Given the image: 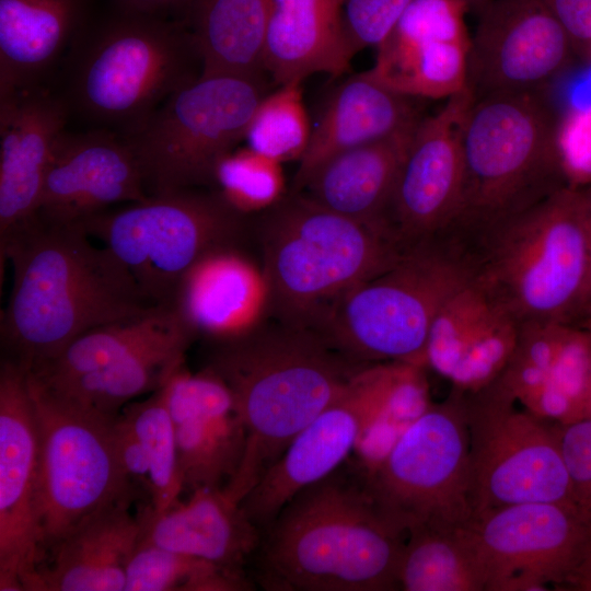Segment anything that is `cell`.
Returning a JSON list of instances; mask_svg holds the SVG:
<instances>
[{"label":"cell","mask_w":591,"mask_h":591,"mask_svg":"<svg viewBox=\"0 0 591 591\" xmlns=\"http://www.w3.org/2000/svg\"><path fill=\"white\" fill-rule=\"evenodd\" d=\"M113 431L121 467L134 488L141 490L151 505L150 466L144 449L121 413L114 419Z\"/></svg>","instance_id":"obj_43"},{"label":"cell","mask_w":591,"mask_h":591,"mask_svg":"<svg viewBox=\"0 0 591 591\" xmlns=\"http://www.w3.org/2000/svg\"><path fill=\"white\" fill-rule=\"evenodd\" d=\"M70 115L62 94L46 85L0 95V246L36 216Z\"/></svg>","instance_id":"obj_22"},{"label":"cell","mask_w":591,"mask_h":591,"mask_svg":"<svg viewBox=\"0 0 591 591\" xmlns=\"http://www.w3.org/2000/svg\"><path fill=\"white\" fill-rule=\"evenodd\" d=\"M414 100L367 71L345 80L332 91L312 126L292 190L332 157L414 129L422 119Z\"/></svg>","instance_id":"obj_25"},{"label":"cell","mask_w":591,"mask_h":591,"mask_svg":"<svg viewBox=\"0 0 591 591\" xmlns=\"http://www.w3.org/2000/svg\"><path fill=\"white\" fill-rule=\"evenodd\" d=\"M260 76L201 74L127 135L149 195L212 187L219 161L245 138L264 96Z\"/></svg>","instance_id":"obj_10"},{"label":"cell","mask_w":591,"mask_h":591,"mask_svg":"<svg viewBox=\"0 0 591 591\" xmlns=\"http://www.w3.org/2000/svg\"><path fill=\"white\" fill-rule=\"evenodd\" d=\"M466 11L456 0H414L376 48L367 72L413 99L441 100L467 86Z\"/></svg>","instance_id":"obj_19"},{"label":"cell","mask_w":591,"mask_h":591,"mask_svg":"<svg viewBox=\"0 0 591 591\" xmlns=\"http://www.w3.org/2000/svg\"><path fill=\"white\" fill-rule=\"evenodd\" d=\"M149 196L126 136L96 127L66 130L54 150L36 216L49 222L81 223Z\"/></svg>","instance_id":"obj_20"},{"label":"cell","mask_w":591,"mask_h":591,"mask_svg":"<svg viewBox=\"0 0 591 591\" xmlns=\"http://www.w3.org/2000/svg\"><path fill=\"white\" fill-rule=\"evenodd\" d=\"M478 16L467 69L475 99L543 92L576 57L547 0H493Z\"/></svg>","instance_id":"obj_17"},{"label":"cell","mask_w":591,"mask_h":591,"mask_svg":"<svg viewBox=\"0 0 591 591\" xmlns=\"http://www.w3.org/2000/svg\"><path fill=\"white\" fill-rule=\"evenodd\" d=\"M268 302L262 265L244 247H225L206 255L185 274L172 306L197 338L219 339L268 318Z\"/></svg>","instance_id":"obj_23"},{"label":"cell","mask_w":591,"mask_h":591,"mask_svg":"<svg viewBox=\"0 0 591 591\" xmlns=\"http://www.w3.org/2000/svg\"><path fill=\"white\" fill-rule=\"evenodd\" d=\"M564 590L591 591V547L567 580Z\"/></svg>","instance_id":"obj_46"},{"label":"cell","mask_w":591,"mask_h":591,"mask_svg":"<svg viewBox=\"0 0 591 591\" xmlns=\"http://www.w3.org/2000/svg\"><path fill=\"white\" fill-rule=\"evenodd\" d=\"M132 499L119 500L88 517L50 551V561L26 579L31 591H124L126 568L142 525Z\"/></svg>","instance_id":"obj_24"},{"label":"cell","mask_w":591,"mask_h":591,"mask_svg":"<svg viewBox=\"0 0 591 591\" xmlns=\"http://www.w3.org/2000/svg\"><path fill=\"white\" fill-rule=\"evenodd\" d=\"M467 12L479 14L493 0H461Z\"/></svg>","instance_id":"obj_48"},{"label":"cell","mask_w":591,"mask_h":591,"mask_svg":"<svg viewBox=\"0 0 591 591\" xmlns=\"http://www.w3.org/2000/svg\"><path fill=\"white\" fill-rule=\"evenodd\" d=\"M464 526L486 566L487 591L564 590L591 547V523L559 502L488 509Z\"/></svg>","instance_id":"obj_15"},{"label":"cell","mask_w":591,"mask_h":591,"mask_svg":"<svg viewBox=\"0 0 591 591\" xmlns=\"http://www.w3.org/2000/svg\"><path fill=\"white\" fill-rule=\"evenodd\" d=\"M12 287L0 321L2 358L31 372L80 335L157 306L125 267L80 223L35 216L0 246Z\"/></svg>","instance_id":"obj_1"},{"label":"cell","mask_w":591,"mask_h":591,"mask_svg":"<svg viewBox=\"0 0 591 591\" xmlns=\"http://www.w3.org/2000/svg\"><path fill=\"white\" fill-rule=\"evenodd\" d=\"M163 386L144 401L127 404L120 412L139 438L148 457L151 508L154 513H163L176 506L184 490L174 427Z\"/></svg>","instance_id":"obj_35"},{"label":"cell","mask_w":591,"mask_h":591,"mask_svg":"<svg viewBox=\"0 0 591 591\" xmlns=\"http://www.w3.org/2000/svg\"><path fill=\"white\" fill-rule=\"evenodd\" d=\"M211 188L250 217L268 210L287 195L281 163L248 147L234 149L219 161Z\"/></svg>","instance_id":"obj_37"},{"label":"cell","mask_w":591,"mask_h":591,"mask_svg":"<svg viewBox=\"0 0 591 591\" xmlns=\"http://www.w3.org/2000/svg\"><path fill=\"white\" fill-rule=\"evenodd\" d=\"M583 418H591V390L584 405Z\"/></svg>","instance_id":"obj_49"},{"label":"cell","mask_w":591,"mask_h":591,"mask_svg":"<svg viewBox=\"0 0 591 591\" xmlns=\"http://www.w3.org/2000/svg\"><path fill=\"white\" fill-rule=\"evenodd\" d=\"M269 0H194L186 25L202 72L260 76Z\"/></svg>","instance_id":"obj_31"},{"label":"cell","mask_w":591,"mask_h":591,"mask_svg":"<svg viewBox=\"0 0 591 591\" xmlns=\"http://www.w3.org/2000/svg\"><path fill=\"white\" fill-rule=\"evenodd\" d=\"M118 11L186 21L194 0H114Z\"/></svg>","instance_id":"obj_45"},{"label":"cell","mask_w":591,"mask_h":591,"mask_svg":"<svg viewBox=\"0 0 591 591\" xmlns=\"http://www.w3.org/2000/svg\"><path fill=\"white\" fill-rule=\"evenodd\" d=\"M557 126L544 91L475 99L462 131L460 211L442 237L461 242L569 185Z\"/></svg>","instance_id":"obj_7"},{"label":"cell","mask_w":591,"mask_h":591,"mask_svg":"<svg viewBox=\"0 0 591 591\" xmlns=\"http://www.w3.org/2000/svg\"><path fill=\"white\" fill-rule=\"evenodd\" d=\"M207 341L205 367L229 386L246 429L241 466L223 488L241 503L294 437L369 364L348 359L312 329L271 318Z\"/></svg>","instance_id":"obj_3"},{"label":"cell","mask_w":591,"mask_h":591,"mask_svg":"<svg viewBox=\"0 0 591 591\" xmlns=\"http://www.w3.org/2000/svg\"><path fill=\"white\" fill-rule=\"evenodd\" d=\"M196 334L184 325L163 338L96 371L38 385L90 414L116 418L134 398L160 390L184 364Z\"/></svg>","instance_id":"obj_30"},{"label":"cell","mask_w":591,"mask_h":591,"mask_svg":"<svg viewBox=\"0 0 591 591\" xmlns=\"http://www.w3.org/2000/svg\"><path fill=\"white\" fill-rule=\"evenodd\" d=\"M454 245L470 281L520 325L571 324L587 311L590 255L581 187L565 185Z\"/></svg>","instance_id":"obj_4"},{"label":"cell","mask_w":591,"mask_h":591,"mask_svg":"<svg viewBox=\"0 0 591 591\" xmlns=\"http://www.w3.org/2000/svg\"><path fill=\"white\" fill-rule=\"evenodd\" d=\"M556 428L573 507L591 523V418L556 422Z\"/></svg>","instance_id":"obj_41"},{"label":"cell","mask_w":591,"mask_h":591,"mask_svg":"<svg viewBox=\"0 0 591 591\" xmlns=\"http://www.w3.org/2000/svg\"><path fill=\"white\" fill-rule=\"evenodd\" d=\"M413 0H341L340 28L350 58L378 48L390 35Z\"/></svg>","instance_id":"obj_40"},{"label":"cell","mask_w":591,"mask_h":591,"mask_svg":"<svg viewBox=\"0 0 591 591\" xmlns=\"http://www.w3.org/2000/svg\"><path fill=\"white\" fill-rule=\"evenodd\" d=\"M463 393L473 515L535 501L575 508L556 422L518 409L496 380Z\"/></svg>","instance_id":"obj_13"},{"label":"cell","mask_w":591,"mask_h":591,"mask_svg":"<svg viewBox=\"0 0 591 591\" xmlns=\"http://www.w3.org/2000/svg\"><path fill=\"white\" fill-rule=\"evenodd\" d=\"M370 489L384 513L407 534L455 529L473 517L464 393L429 407L373 465Z\"/></svg>","instance_id":"obj_12"},{"label":"cell","mask_w":591,"mask_h":591,"mask_svg":"<svg viewBox=\"0 0 591 591\" xmlns=\"http://www.w3.org/2000/svg\"><path fill=\"white\" fill-rule=\"evenodd\" d=\"M573 47L591 62V0H547Z\"/></svg>","instance_id":"obj_44"},{"label":"cell","mask_w":591,"mask_h":591,"mask_svg":"<svg viewBox=\"0 0 591 591\" xmlns=\"http://www.w3.org/2000/svg\"><path fill=\"white\" fill-rule=\"evenodd\" d=\"M341 0H269L264 70L280 85L325 72L346 71Z\"/></svg>","instance_id":"obj_29"},{"label":"cell","mask_w":591,"mask_h":591,"mask_svg":"<svg viewBox=\"0 0 591 591\" xmlns=\"http://www.w3.org/2000/svg\"><path fill=\"white\" fill-rule=\"evenodd\" d=\"M467 282L461 253L443 240L428 241L347 291L312 331L359 363L401 361L427 368L431 323L442 303Z\"/></svg>","instance_id":"obj_8"},{"label":"cell","mask_w":591,"mask_h":591,"mask_svg":"<svg viewBox=\"0 0 591 591\" xmlns=\"http://www.w3.org/2000/svg\"><path fill=\"white\" fill-rule=\"evenodd\" d=\"M38 433L26 371L0 366V590H24L44 561L36 521Z\"/></svg>","instance_id":"obj_18"},{"label":"cell","mask_w":591,"mask_h":591,"mask_svg":"<svg viewBox=\"0 0 591 591\" xmlns=\"http://www.w3.org/2000/svg\"><path fill=\"white\" fill-rule=\"evenodd\" d=\"M490 305V300L471 281L452 293L431 323L426 344L427 368L449 380Z\"/></svg>","instance_id":"obj_38"},{"label":"cell","mask_w":591,"mask_h":591,"mask_svg":"<svg viewBox=\"0 0 591 591\" xmlns=\"http://www.w3.org/2000/svg\"><path fill=\"white\" fill-rule=\"evenodd\" d=\"M520 326L491 302L449 379L452 389L474 392L494 382L514 352Z\"/></svg>","instance_id":"obj_39"},{"label":"cell","mask_w":591,"mask_h":591,"mask_svg":"<svg viewBox=\"0 0 591 591\" xmlns=\"http://www.w3.org/2000/svg\"><path fill=\"white\" fill-rule=\"evenodd\" d=\"M184 490L224 488L236 475L246 429L225 382L204 367H179L164 384Z\"/></svg>","instance_id":"obj_21"},{"label":"cell","mask_w":591,"mask_h":591,"mask_svg":"<svg viewBox=\"0 0 591 591\" xmlns=\"http://www.w3.org/2000/svg\"><path fill=\"white\" fill-rule=\"evenodd\" d=\"M85 0H0V95L45 85L83 33Z\"/></svg>","instance_id":"obj_27"},{"label":"cell","mask_w":591,"mask_h":591,"mask_svg":"<svg viewBox=\"0 0 591 591\" xmlns=\"http://www.w3.org/2000/svg\"><path fill=\"white\" fill-rule=\"evenodd\" d=\"M581 190H582L583 204H584V210H586V217H587L589 255H590V279H589V293H588L587 310L591 312V183L581 187ZM589 315H591V313Z\"/></svg>","instance_id":"obj_47"},{"label":"cell","mask_w":591,"mask_h":591,"mask_svg":"<svg viewBox=\"0 0 591 591\" xmlns=\"http://www.w3.org/2000/svg\"><path fill=\"white\" fill-rule=\"evenodd\" d=\"M417 126L332 157L292 193L389 234L386 211Z\"/></svg>","instance_id":"obj_28"},{"label":"cell","mask_w":591,"mask_h":591,"mask_svg":"<svg viewBox=\"0 0 591 591\" xmlns=\"http://www.w3.org/2000/svg\"><path fill=\"white\" fill-rule=\"evenodd\" d=\"M474 100L466 86L422 117L413 135L385 216V228L403 252L442 237L459 216L462 131Z\"/></svg>","instance_id":"obj_16"},{"label":"cell","mask_w":591,"mask_h":591,"mask_svg":"<svg viewBox=\"0 0 591 591\" xmlns=\"http://www.w3.org/2000/svg\"><path fill=\"white\" fill-rule=\"evenodd\" d=\"M582 327L590 334L591 336V315L587 316L586 323L582 325Z\"/></svg>","instance_id":"obj_50"},{"label":"cell","mask_w":591,"mask_h":591,"mask_svg":"<svg viewBox=\"0 0 591 591\" xmlns=\"http://www.w3.org/2000/svg\"><path fill=\"white\" fill-rule=\"evenodd\" d=\"M407 533L376 502L361 460L300 490L262 533L266 591H394Z\"/></svg>","instance_id":"obj_2"},{"label":"cell","mask_w":591,"mask_h":591,"mask_svg":"<svg viewBox=\"0 0 591 591\" xmlns=\"http://www.w3.org/2000/svg\"><path fill=\"white\" fill-rule=\"evenodd\" d=\"M418 368L401 361L364 367L344 393L294 437L241 501L260 533L300 490L348 459L367 431L387 416Z\"/></svg>","instance_id":"obj_14"},{"label":"cell","mask_w":591,"mask_h":591,"mask_svg":"<svg viewBox=\"0 0 591 591\" xmlns=\"http://www.w3.org/2000/svg\"><path fill=\"white\" fill-rule=\"evenodd\" d=\"M187 325L174 306L146 312L93 328L72 340L58 356L27 372L42 383H54L102 369Z\"/></svg>","instance_id":"obj_33"},{"label":"cell","mask_w":591,"mask_h":591,"mask_svg":"<svg viewBox=\"0 0 591 591\" xmlns=\"http://www.w3.org/2000/svg\"><path fill=\"white\" fill-rule=\"evenodd\" d=\"M557 146L568 184L591 183V104L571 106L558 118Z\"/></svg>","instance_id":"obj_42"},{"label":"cell","mask_w":591,"mask_h":591,"mask_svg":"<svg viewBox=\"0 0 591 591\" xmlns=\"http://www.w3.org/2000/svg\"><path fill=\"white\" fill-rule=\"evenodd\" d=\"M301 83L280 84L264 96L247 127L246 147L281 164L300 161L312 131Z\"/></svg>","instance_id":"obj_36"},{"label":"cell","mask_w":591,"mask_h":591,"mask_svg":"<svg viewBox=\"0 0 591 591\" xmlns=\"http://www.w3.org/2000/svg\"><path fill=\"white\" fill-rule=\"evenodd\" d=\"M38 433L36 521L46 557L88 517L137 490L118 459L113 422L47 392L28 375Z\"/></svg>","instance_id":"obj_11"},{"label":"cell","mask_w":591,"mask_h":591,"mask_svg":"<svg viewBox=\"0 0 591 591\" xmlns=\"http://www.w3.org/2000/svg\"><path fill=\"white\" fill-rule=\"evenodd\" d=\"M253 589L242 571L171 551L144 537L126 568L124 591H239Z\"/></svg>","instance_id":"obj_34"},{"label":"cell","mask_w":591,"mask_h":591,"mask_svg":"<svg viewBox=\"0 0 591 591\" xmlns=\"http://www.w3.org/2000/svg\"><path fill=\"white\" fill-rule=\"evenodd\" d=\"M66 61L70 112L124 136L202 72L185 22L123 11L84 30Z\"/></svg>","instance_id":"obj_6"},{"label":"cell","mask_w":591,"mask_h":591,"mask_svg":"<svg viewBox=\"0 0 591 591\" xmlns=\"http://www.w3.org/2000/svg\"><path fill=\"white\" fill-rule=\"evenodd\" d=\"M254 223L268 287V318L312 329L357 285L404 253L380 228L345 217L297 193Z\"/></svg>","instance_id":"obj_5"},{"label":"cell","mask_w":591,"mask_h":591,"mask_svg":"<svg viewBox=\"0 0 591 591\" xmlns=\"http://www.w3.org/2000/svg\"><path fill=\"white\" fill-rule=\"evenodd\" d=\"M138 515L141 536L151 543L235 571H242L262 538L241 503L223 488L197 489L163 513L146 503Z\"/></svg>","instance_id":"obj_26"},{"label":"cell","mask_w":591,"mask_h":591,"mask_svg":"<svg viewBox=\"0 0 591 591\" xmlns=\"http://www.w3.org/2000/svg\"><path fill=\"white\" fill-rule=\"evenodd\" d=\"M398 583L404 591H487L488 573L464 525L417 529L405 541Z\"/></svg>","instance_id":"obj_32"},{"label":"cell","mask_w":591,"mask_h":591,"mask_svg":"<svg viewBox=\"0 0 591 591\" xmlns=\"http://www.w3.org/2000/svg\"><path fill=\"white\" fill-rule=\"evenodd\" d=\"M80 224L132 277L151 305L172 306L185 274L206 255L244 247L250 216L210 188H182L100 212Z\"/></svg>","instance_id":"obj_9"}]
</instances>
